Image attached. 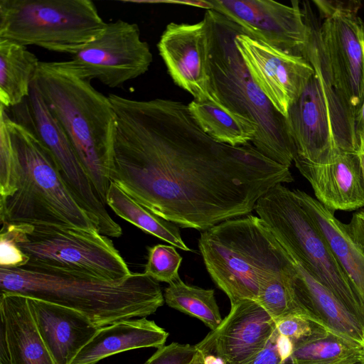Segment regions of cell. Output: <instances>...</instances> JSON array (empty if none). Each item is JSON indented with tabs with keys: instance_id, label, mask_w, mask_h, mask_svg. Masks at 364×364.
I'll use <instances>...</instances> for the list:
<instances>
[{
	"instance_id": "20",
	"label": "cell",
	"mask_w": 364,
	"mask_h": 364,
	"mask_svg": "<svg viewBox=\"0 0 364 364\" xmlns=\"http://www.w3.org/2000/svg\"><path fill=\"white\" fill-rule=\"evenodd\" d=\"M290 257L296 269L293 287L310 318L328 331L364 346V320L349 311L295 258Z\"/></svg>"
},
{
	"instance_id": "30",
	"label": "cell",
	"mask_w": 364,
	"mask_h": 364,
	"mask_svg": "<svg viewBox=\"0 0 364 364\" xmlns=\"http://www.w3.org/2000/svg\"><path fill=\"white\" fill-rule=\"evenodd\" d=\"M181 262L175 247L159 244L149 248L144 273L157 282L170 284L180 278Z\"/></svg>"
},
{
	"instance_id": "21",
	"label": "cell",
	"mask_w": 364,
	"mask_h": 364,
	"mask_svg": "<svg viewBox=\"0 0 364 364\" xmlns=\"http://www.w3.org/2000/svg\"><path fill=\"white\" fill-rule=\"evenodd\" d=\"M168 333L146 317L129 318L100 328L71 364H95L127 350L164 346Z\"/></svg>"
},
{
	"instance_id": "37",
	"label": "cell",
	"mask_w": 364,
	"mask_h": 364,
	"mask_svg": "<svg viewBox=\"0 0 364 364\" xmlns=\"http://www.w3.org/2000/svg\"><path fill=\"white\" fill-rule=\"evenodd\" d=\"M294 343L289 338L278 333L277 338V348L284 363L291 357L294 350Z\"/></svg>"
},
{
	"instance_id": "35",
	"label": "cell",
	"mask_w": 364,
	"mask_h": 364,
	"mask_svg": "<svg viewBox=\"0 0 364 364\" xmlns=\"http://www.w3.org/2000/svg\"><path fill=\"white\" fill-rule=\"evenodd\" d=\"M278 333L276 328L266 346L249 364H284L277 348Z\"/></svg>"
},
{
	"instance_id": "34",
	"label": "cell",
	"mask_w": 364,
	"mask_h": 364,
	"mask_svg": "<svg viewBox=\"0 0 364 364\" xmlns=\"http://www.w3.org/2000/svg\"><path fill=\"white\" fill-rule=\"evenodd\" d=\"M28 261L29 258L10 237L0 233V267H22Z\"/></svg>"
},
{
	"instance_id": "39",
	"label": "cell",
	"mask_w": 364,
	"mask_h": 364,
	"mask_svg": "<svg viewBox=\"0 0 364 364\" xmlns=\"http://www.w3.org/2000/svg\"><path fill=\"white\" fill-rule=\"evenodd\" d=\"M188 364H205L203 355L201 352L197 349L196 354Z\"/></svg>"
},
{
	"instance_id": "4",
	"label": "cell",
	"mask_w": 364,
	"mask_h": 364,
	"mask_svg": "<svg viewBox=\"0 0 364 364\" xmlns=\"http://www.w3.org/2000/svg\"><path fill=\"white\" fill-rule=\"evenodd\" d=\"M198 247L208 272L230 304L256 301L270 279L296 272L287 250L264 222L251 214L203 231Z\"/></svg>"
},
{
	"instance_id": "15",
	"label": "cell",
	"mask_w": 364,
	"mask_h": 364,
	"mask_svg": "<svg viewBox=\"0 0 364 364\" xmlns=\"http://www.w3.org/2000/svg\"><path fill=\"white\" fill-rule=\"evenodd\" d=\"M235 43L246 68L274 109L287 117L314 73L303 57L287 53L241 33Z\"/></svg>"
},
{
	"instance_id": "29",
	"label": "cell",
	"mask_w": 364,
	"mask_h": 364,
	"mask_svg": "<svg viewBox=\"0 0 364 364\" xmlns=\"http://www.w3.org/2000/svg\"><path fill=\"white\" fill-rule=\"evenodd\" d=\"M294 274L272 278L262 287L259 293L256 301L275 322L291 315H301L310 318L295 294L292 284Z\"/></svg>"
},
{
	"instance_id": "38",
	"label": "cell",
	"mask_w": 364,
	"mask_h": 364,
	"mask_svg": "<svg viewBox=\"0 0 364 364\" xmlns=\"http://www.w3.org/2000/svg\"><path fill=\"white\" fill-rule=\"evenodd\" d=\"M355 130L360 149L364 145V98L355 119Z\"/></svg>"
},
{
	"instance_id": "5",
	"label": "cell",
	"mask_w": 364,
	"mask_h": 364,
	"mask_svg": "<svg viewBox=\"0 0 364 364\" xmlns=\"http://www.w3.org/2000/svg\"><path fill=\"white\" fill-rule=\"evenodd\" d=\"M303 58L314 73L286 117L295 146L294 161L312 164L332 163L341 152L358 153L355 114L336 89L323 51L317 24L311 14Z\"/></svg>"
},
{
	"instance_id": "32",
	"label": "cell",
	"mask_w": 364,
	"mask_h": 364,
	"mask_svg": "<svg viewBox=\"0 0 364 364\" xmlns=\"http://www.w3.org/2000/svg\"><path fill=\"white\" fill-rule=\"evenodd\" d=\"M275 323L278 333L289 338L294 343L327 330L308 317L301 315L288 316Z\"/></svg>"
},
{
	"instance_id": "17",
	"label": "cell",
	"mask_w": 364,
	"mask_h": 364,
	"mask_svg": "<svg viewBox=\"0 0 364 364\" xmlns=\"http://www.w3.org/2000/svg\"><path fill=\"white\" fill-rule=\"evenodd\" d=\"M275 331V321L257 301L242 299L231 304L219 326L195 346L222 364H249Z\"/></svg>"
},
{
	"instance_id": "27",
	"label": "cell",
	"mask_w": 364,
	"mask_h": 364,
	"mask_svg": "<svg viewBox=\"0 0 364 364\" xmlns=\"http://www.w3.org/2000/svg\"><path fill=\"white\" fill-rule=\"evenodd\" d=\"M106 204L120 218L184 251H191L183 240L178 226L139 204L116 183L110 182Z\"/></svg>"
},
{
	"instance_id": "13",
	"label": "cell",
	"mask_w": 364,
	"mask_h": 364,
	"mask_svg": "<svg viewBox=\"0 0 364 364\" xmlns=\"http://www.w3.org/2000/svg\"><path fill=\"white\" fill-rule=\"evenodd\" d=\"M31 128L53 156L70 191L105 236L119 237L120 225L108 213L68 136L46 105L33 81L27 97Z\"/></svg>"
},
{
	"instance_id": "18",
	"label": "cell",
	"mask_w": 364,
	"mask_h": 364,
	"mask_svg": "<svg viewBox=\"0 0 364 364\" xmlns=\"http://www.w3.org/2000/svg\"><path fill=\"white\" fill-rule=\"evenodd\" d=\"M316 199L328 209L352 211L364 207V180L358 153L341 152L331 164L294 161Z\"/></svg>"
},
{
	"instance_id": "8",
	"label": "cell",
	"mask_w": 364,
	"mask_h": 364,
	"mask_svg": "<svg viewBox=\"0 0 364 364\" xmlns=\"http://www.w3.org/2000/svg\"><path fill=\"white\" fill-rule=\"evenodd\" d=\"M255 210L287 252L364 320L363 299L336 261L295 190L277 184L257 200Z\"/></svg>"
},
{
	"instance_id": "19",
	"label": "cell",
	"mask_w": 364,
	"mask_h": 364,
	"mask_svg": "<svg viewBox=\"0 0 364 364\" xmlns=\"http://www.w3.org/2000/svg\"><path fill=\"white\" fill-rule=\"evenodd\" d=\"M27 297L31 314L55 364H71L99 328L75 309Z\"/></svg>"
},
{
	"instance_id": "11",
	"label": "cell",
	"mask_w": 364,
	"mask_h": 364,
	"mask_svg": "<svg viewBox=\"0 0 364 364\" xmlns=\"http://www.w3.org/2000/svg\"><path fill=\"white\" fill-rule=\"evenodd\" d=\"M323 18L317 26L333 82L356 115L364 98V22L359 1H314Z\"/></svg>"
},
{
	"instance_id": "14",
	"label": "cell",
	"mask_w": 364,
	"mask_h": 364,
	"mask_svg": "<svg viewBox=\"0 0 364 364\" xmlns=\"http://www.w3.org/2000/svg\"><path fill=\"white\" fill-rule=\"evenodd\" d=\"M214 10L237 24L245 35L287 53L303 57L309 28L299 1L285 5L271 0H212Z\"/></svg>"
},
{
	"instance_id": "2",
	"label": "cell",
	"mask_w": 364,
	"mask_h": 364,
	"mask_svg": "<svg viewBox=\"0 0 364 364\" xmlns=\"http://www.w3.org/2000/svg\"><path fill=\"white\" fill-rule=\"evenodd\" d=\"M0 294H18L75 309L97 327L146 317L164 304L159 282L132 273L111 282L68 269L26 264L0 267Z\"/></svg>"
},
{
	"instance_id": "23",
	"label": "cell",
	"mask_w": 364,
	"mask_h": 364,
	"mask_svg": "<svg viewBox=\"0 0 364 364\" xmlns=\"http://www.w3.org/2000/svg\"><path fill=\"white\" fill-rule=\"evenodd\" d=\"M296 196L323 236L336 261L364 301V250L350 234L347 225L316 198L300 190Z\"/></svg>"
},
{
	"instance_id": "31",
	"label": "cell",
	"mask_w": 364,
	"mask_h": 364,
	"mask_svg": "<svg viewBox=\"0 0 364 364\" xmlns=\"http://www.w3.org/2000/svg\"><path fill=\"white\" fill-rule=\"evenodd\" d=\"M18 181L16 156L9 131L0 119V198L14 193Z\"/></svg>"
},
{
	"instance_id": "6",
	"label": "cell",
	"mask_w": 364,
	"mask_h": 364,
	"mask_svg": "<svg viewBox=\"0 0 364 364\" xmlns=\"http://www.w3.org/2000/svg\"><path fill=\"white\" fill-rule=\"evenodd\" d=\"M209 69L212 88L220 104L251 120L257 128L252 144L261 154L290 167L295 146L286 117L272 105L252 79L235 40L242 28L223 14L207 9Z\"/></svg>"
},
{
	"instance_id": "1",
	"label": "cell",
	"mask_w": 364,
	"mask_h": 364,
	"mask_svg": "<svg viewBox=\"0 0 364 364\" xmlns=\"http://www.w3.org/2000/svg\"><path fill=\"white\" fill-rule=\"evenodd\" d=\"M108 97L117 122L109 181L180 228L205 231L249 215L270 188L294 181L251 143L215 141L183 102Z\"/></svg>"
},
{
	"instance_id": "16",
	"label": "cell",
	"mask_w": 364,
	"mask_h": 364,
	"mask_svg": "<svg viewBox=\"0 0 364 364\" xmlns=\"http://www.w3.org/2000/svg\"><path fill=\"white\" fill-rule=\"evenodd\" d=\"M157 48L176 85L191 94L195 101L220 102L212 88L209 28L204 17L195 23H168Z\"/></svg>"
},
{
	"instance_id": "3",
	"label": "cell",
	"mask_w": 364,
	"mask_h": 364,
	"mask_svg": "<svg viewBox=\"0 0 364 364\" xmlns=\"http://www.w3.org/2000/svg\"><path fill=\"white\" fill-rule=\"evenodd\" d=\"M52 115L68 136L95 188L106 204L108 166L117 115L108 96L61 62H42L33 79Z\"/></svg>"
},
{
	"instance_id": "40",
	"label": "cell",
	"mask_w": 364,
	"mask_h": 364,
	"mask_svg": "<svg viewBox=\"0 0 364 364\" xmlns=\"http://www.w3.org/2000/svg\"><path fill=\"white\" fill-rule=\"evenodd\" d=\"M358 155L360 157V165H361L363 180H364V145L360 147V149L358 151Z\"/></svg>"
},
{
	"instance_id": "12",
	"label": "cell",
	"mask_w": 364,
	"mask_h": 364,
	"mask_svg": "<svg viewBox=\"0 0 364 364\" xmlns=\"http://www.w3.org/2000/svg\"><path fill=\"white\" fill-rule=\"evenodd\" d=\"M152 61L139 26L118 19L107 23L98 36L63 63L82 78L116 88L144 75Z\"/></svg>"
},
{
	"instance_id": "9",
	"label": "cell",
	"mask_w": 364,
	"mask_h": 364,
	"mask_svg": "<svg viewBox=\"0 0 364 364\" xmlns=\"http://www.w3.org/2000/svg\"><path fill=\"white\" fill-rule=\"evenodd\" d=\"M90 0H0V38L71 55L104 30Z\"/></svg>"
},
{
	"instance_id": "36",
	"label": "cell",
	"mask_w": 364,
	"mask_h": 364,
	"mask_svg": "<svg viewBox=\"0 0 364 364\" xmlns=\"http://www.w3.org/2000/svg\"><path fill=\"white\" fill-rule=\"evenodd\" d=\"M347 227L352 237L364 250V211L353 214Z\"/></svg>"
},
{
	"instance_id": "33",
	"label": "cell",
	"mask_w": 364,
	"mask_h": 364,
	"mask_svg": "<svg viewBox=\"0 0 364 364\" xmlns=\"http://www.w3.org/2000/svg\"><path fill=\"white\" fill-rule=\"evenodd\" d=\"M196 351V346L173 342L158 348L144 364H188Z\"/></svg>"
},
{
	"instance_id": "41",
	"label": "cell",
	"mask_w": 364,
	"mask_h": 364,
	"mask_svg": "<svg viewBox=\"0 0 364 364\" xmlns=\"http://www.w3.org/2000/svg\"><path fill=\"white\" fill-rule=\"evenodd\" d=\"M358 364H364V353Z\"/></svg>"
},
{
	"instance_id": "25",
	"label": "cell",
	"mask_w": 364,
	"mask_h": 364,
	"mask_svg": "<svg viewBox=\"0 0 364 364\" xmlns=\"http://www.w3.org/2000/svg\"><path fill=\"white\" fill-rule=\"evenodd\" d=\"M188 107L200 127L218 142L240 146L252 144L257 136V128L251 120L220 102L193 100Z\"/></svg>"
},
{
	"instance_id": "26",
	"label": "cell",
	"mask_w": 364,
	"mask_h": 364,
	"mask_svg": "<svg viewBox=\"0 0 364 364\" xmlns=\"http://www.w3.org/2000/svg\"><path fill=\"white\" fill-rule=\"evenodd\" d=\"M363 353L362 345L324 330L295 343L284 364H358Z\"/></svg>"
},
{
	"instance_id": "42",
	"label": "cell",
	"mask_w": 364,
	"mask_h": 364,
	"mask_svg": "<svg viewBox=\"0 0 364 364\" xmlns=\"http://www.w3.org/2000/svg\"></svg>"
},
{
	"instance_id": "7",
	"label": "cell",
	"mask_w": 364,
	"mask_h": 364,
	"mask_svg": "<svg viewBox=\"0 0 364 364\" xmlns=\"http://www.w3.org/2000/svg\"><path fill=\"white\" fill-rule=\"evenodd\" d=\"M0 119L11 135L18 176L14 193L0 198L1 225L41 223L99 231L70 191L53 156L32 128L12 119L1 105Z\"/></svg>"
},
{
	"instance_id": "28",
	"label": "cell",
	"mask_w": 364,
	"mask_h": 364,
	"mask_svg": "<svg viewBox=\"0 0 364 364\" xmlns=\"http://www.w3.org/2000/svg\"><path fill=\"white\" fill-rule=\"evenodd\" d=\"M164 297L168 306L200 320L211 331L223 321L213 289L190 286L179 278L168 284Z\"/></svg>"
},
{
	"instance_id": "22",
	"label": "cell",
	"mask_w": 364,
	"mask_h": 364,
	"mask_svg": "<svg viewBox=\"0 0 364 364\" xmlns=\"http://www.w3.org/2000/svg\"><path fill=\"white\" fill-rule=\"evenodd\" d=\"M0 318L11 364H55L31 314L27 296L0 294Z\"/></svg>"
},
{
	"instance_id": "10",
	"label": "cell",
	"mask_w": 364,
	"mask_h": 364,
	"mask_svg": "<svg viewBox=\"0 0 364 364\" xmlns=\"http://www.w3.org/2000/svg\"><path fill=\"white\" fill-rule=\"evenodd\" d=\"M0 233L10 237L29 258L27 264L68 269L111 282L132 273L112 242L99 231L41 223L1 224Z\"/></svg>"
},
{
	"instance_id": "24",
	"label": "cell",
	"mask_w": 364,
	"mask_h": 364,
	"mask_svg": "<svg viewBox=\"0 0 364 364\" xmlns=\"http://www.w3.org/2000/svg\"><path fill=\"white\" fill-rule=\"evenodd\" d=\"M40 61L26 46L0 38V102L5 108L22 103L29 95Z\"/></svg>"
}]
</instances>
